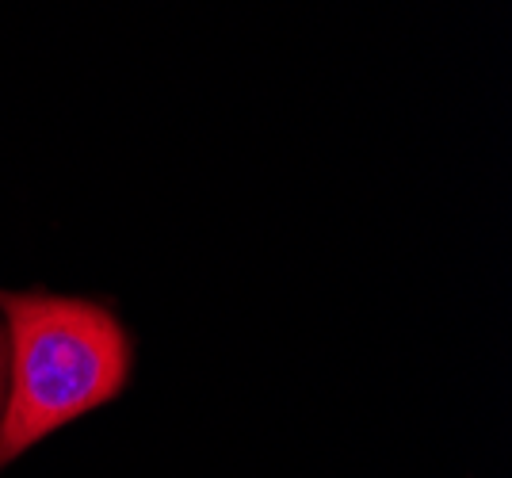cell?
Masks as SVG:
<instances>
[{
    "mask_svg": "<svg viewBox=\"0 0 512 478\" xmlns=\"http://www.w3.org/2000/svg\"><path fill=\"white\" fill-rule=\"evenodd\" d=\"M4 314V410L0 467L69 421L111 402L130 375L123 326L104 306L62 295L0 291Z\"/></svg>",
    "mask_w": 512,
    "mask_h": 478,
    "instance_id": "6da1fadb",
    "label": "cell"
},
{
    "mask_svg": "<svg viewBox=\"0 0 512 478\" xmlns=\"http://www.w3.org/2000/svg\"><path fill=\"white\" fill-rule=\"evenodd\" d=\"M4 371H8V360H4V333H0V410H4Z\"/></svg>",
    "mask_w": 512,
    "mask_h": 478,
    "instance_id": "7a4b0ae2",
    "label": "cell"
}]
</instances>
